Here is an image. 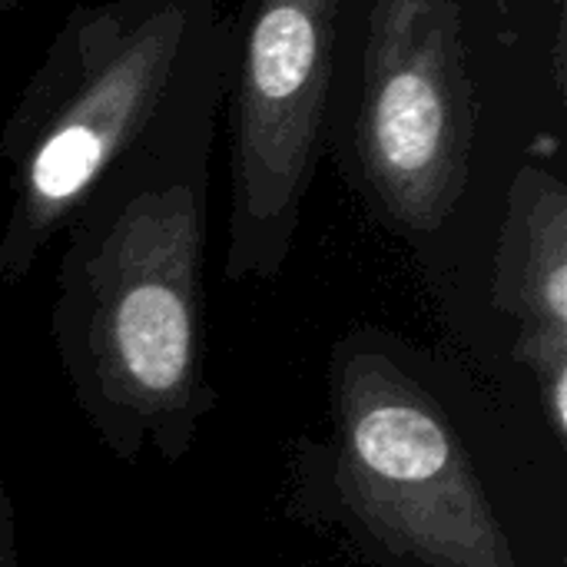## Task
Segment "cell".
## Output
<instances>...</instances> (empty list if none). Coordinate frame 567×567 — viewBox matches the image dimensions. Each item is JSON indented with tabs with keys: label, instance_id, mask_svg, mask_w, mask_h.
<instances>
[{
	"label": "cell",
	"instance_id": "6da1fadb",
	"mask_svg": "<svg viewBox=\"0 0 567 567\" xmlns=\"http://www.w3.org/2000/svg\"><path fill=\"white\" fill-rule=\"evenodd\" d=\"M216 113L130 156L66 226L53 329L76 402L126 462H179L209 409L203 379L206 186Z\"/></svg>",
	"mask_w": 567,
	"mask_h": 567
},
{
	"label": "cell",
	"instance_id": "7a4b0ae2",
	"mask_svg": "<svg viewBox=\"0 0 567 567\" xmlns=\"http://www.w3.org/2000/svg\"><path fill=\"white\" fill-rule=\"evenodd\" d=\"M229 53L233 23L219 0L80 3L3 123L0 282L17 286L130 156L219 110Z\"/></svg>",
	"mask_w": 567,
	"mask_h": 567
},
{
	"label": "cell",
	"instance_id": "3957f363",
	"mask_svg": "<svg viewBox=\"0 0 567 567\" xmlns=\"http://www.w3.org/2000/svg\"><path fill=\"white\" fill-rule=\"evenodd\" d=\"M336 488L389 551L425 567H522L442 405L362 342L332 362Z\"/></svg>",
	"mask_w": 567,
	"mask_h": 567
},
{
	"label": "cell",
	"instance_id": "277c9868",
	"mask_svg": "<svg viewBox=\"0 0 567 567\" xmlns=\"http://www.w3.org/2000/svg\"><path fill=\"white\" fill-rule=\"evenodd\" d=\"M475 116L458 0H369L352 163L389 226L429 236L452 219L472 176Z\"/></svg>",
	"mask_w": 567,
	"mask_h": 567
},
{
	"label": "cell",
	"instance_id": "5b68a950",
	"mask_svg": "<svg viewBox=\"0 0 567 567\" xmlns=\"http://www.w3.org/2000/svg\"><path fill=\"white\" fill-rule=\"evenodd\" d=\"M346 0H246L233 27V203L226 276L272 279L319 166Z\"/></svg>",
	"mask_w": 567,
	"mask_h": 567
},
{
	"label": "cell",
	"instance_id": "8992f818",
	"mask_svg": "<svg viewBox=\"0 0 567 567\" xmlns=\"http://www.w3.org/2000/svg\"><path fill=\"white\" fill-rule=\"evenodd\" d=\"M492 306L518 322L515 359L538 382L567 369V186L545 166L525 163L508 186Z\"/></svg>",
	"mask_w": 567,
	"mask_h": 567
},
{
	"label": "cell",
	"instance_id": "52a82bcc",
	"mask_svg": "<svg viewBox=\"0 0 567 567\" xmlns=\"http://www.w3.org/2000/svg\"><path fill=\"white\" fill-rule=\"evenodd\" d=\"M0 567H20L17 561V538H13V508L0 482Z\"/></svg>",
	"mask_w": 567,
	"mask_h": 567
}]
</instances>
